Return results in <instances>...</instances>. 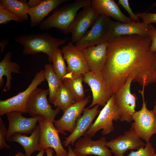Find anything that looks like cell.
<instances>
[{
	"label": "cell",
	"mask_w": 156,
	"mask_h": 156,
	"mask_svg": "<svg viewBox=\"0 0 156 156\" xmlns=\"http://www.w3.org/2000/svg\"><path fill=\"white\" fill-rule=\"evenodd\" d=\"M14 156H25V155L21 152H18Z\"/></svg>",
	"instance_id": "obj_43"
},
{
	"label": "cell",
	"mask_w": 156,
	"mask_h": 156,
	"mask_svg": "<svg viewBox=\"0 0 156 156\" xmlns=\"http://www.w3.org/2000/svg\"><path fill=\"white\" fill-rule=\"evenodd\" d=\"M107 42L81 50L89 71L101 73L106 56Z\"/></svg>",
	"instance_id": "obj_19"
},
{
	"label": "cell",
	"mask_w": 156,
	"mask_h": 156,
	"mask_svg": "<svg viewBox=\"0 0 156 156\" xmlns=\"http://www.w3.org/2000/svg\"><path fill=\"white\" fill-rule=\"evenodd\" d=\"M44 77L48 84L49 97L48 101L52 103L54 101L57 92L60 86L63 83L53 70L52 65L47 64L44 65Z\"/></svg>",
	"instance_id": "obj_26"
},
{
	"label": "cell",
	"mask_w": 156,
	"mask_h": 156,
	"mask_svg": "<svg viewBox=\"0 0 156 156\" xmlns=\"http://www.w3.org/2000/svg\"><path fill=\"white\" fill-rule=\"evenodd\" d=\"M148 24L144 22L123 23L110 19L109 27V40L122 35L137 34L147 36V28Z\"/></svg>",
	"instance_id": "obj_20"
},
{
	"label": "cell",
	"mask_w": 156,
	"mask_h": 156,
	"mask_svg": "<svg viewBox=\"0 0 156 156\" xmlns=\"http://www.w3.org/2000/svg\"><path fill=\"white\" fill-rule=\"evenodd\" d=\"M147 34V37L151 41L150 50L152 52H156V29L151 24L148 25Z\"/></svg>",
	"instance_id": "obj_32"
},
{
	"label": "cell",
	"mask_w": 156,
	"mask_h": 156,
	"mask_svg": "<svg viewBox=\"0 0 156 156\" xmlns=\"http://www.w3.org/2000/svg\"><path fill=\"white\" fill-rule=\"evenodd\" d=\"M153 71L156 74V56L153 63Z\"/></svg>",
	"instance_id": "obj_40"
},
{
	"label": "cell",
	"mask_w": 156,
	"mask_h": 156,
	"mask_svg": "<svg viewBox=\"0 0 156 156\" xmlns=\"http://www.w3.org/2000/svg\"><path fill=\"white\" fill-rule=\"evenodd\" d=\"M99 113L92 126L83 136L93 137L101 129H102L101 133L103 135H108L114 130L113 121L119 120L120 114L116 103L115 94L112 95Z\"/></svg>",
	"instance_id": "obj_4"
},
{
	"label": "cell",
	"mask_w": 156,
	"mask_h": 156,
	"mask_svg": "<svg viewBox=\"0 0 156 156\" xmlns=\"http://www.w3.org/2000/svg\"><path fill=\"white\" fill-rule=\"evenodd\" d=\"M12 54L10 52H7L0 62V88L4 85L3 77H6L7 81L2 92L9 91L11 88L12 73L19 74L21 73L20 67L16 63L11 61Z\"/></svg>",
	"instance_id": "obj_24"
},
{
	"label": "cell",
	"mask_w": 156,
	"mask_h": 156,
	"mask_svg": "<svg viewBox=\"0 0 156 156\" xmlns=\"http://www.w3.org/2000/svg\"><path fill=\"white\" fill-rule=\"evenodd\" d=\"M145 87L143 86L142 90L139 91L142 98V106L140 110L133 114L132 120L134 121L131 126L138 136L147 142L153 135H156V118L152 110H149L147 107L144 95Z\"/></svg>",
	"instance_id": "obj_6"
},
{
	"label": "cell",
	"mask_w": 156,
	"mask_h": 156,
	"mask_svg": "<svg viewBox=\"0 0 156 156\" xmlns=\"http://www.w3.org/2000/svg\"><path fill=\"white\" fill-rule=\"evenodd\" d=\"M38 122L40 129L38 142L40 148L42 150L51 148L55 151L56 156H67L68 152L63 146L59 135V131L53 123L43 117Z\"/></svg>",
	"instance_id": "obj_8"
},
{
	"label": "cell",
	"mask_w": 156,
	"mask_h": 156,
	"mask_svg": "<svg viewBox=\"0 0 156 156\" xmlns=\"http://www.w3.org/2000/svg\"><path fill=\"white\" fill-rule=\"evenodd\" d=\"M83 75L73 76L67 73L62 79L75 102L85 99V92L82 83Z\"/></svg>",
	"instance_id": "obj_25"
},
{
	"label": "cell",
	"mask_w": 156,
	"mask_h": 156,
	"mask_svg": "<svg viewBox=\"0 0 156 156\" xmlns=\"http://www.w3.org/2000/svg\"><path fill=\"white\" fill-rule=\"evenodd\" d=\"M155 156H156V153L155 154Z\"/></svg>",
	"instance_id": "obj_44"
},
{
	"label": "cell",
	"mask_w": 156,
	"mask_h": 156,
	"mask_svg": "<svg viewBox=\"0 0 156 156\" xmlns=\"http://www.w3.org/2000/svg\"><path fill=\"white\" fill-rule=\"evenodd\" d=\"M68 153L67 156H77L74 152L70 145L68 146Z\"/></svg>",
	"instance_id": "obj_39"
},
{
	"label": "cell",
	"mask_w": 156,
	"mask_h": 156,
	"mask_svg": "<svg viewBox=\"0 0 156 156\" xmlns=\"http://www.w3.org/2000/svg\"><path fill=\"white\" fill-rule=\"evenodd\" d=\"M61 51L67 63V73L73 76L83 75L89 71L81 50L71 42L63 47Z\"/></svg>",
	"instance_id": "obj_16"
},
{
	"label": "cell",
	"mask_w": 156,
	"mask_h": 156,
	"mask_svg": "<svg viewBox=\"0 0 156 156\" xmlns=\"http://www.w3.org/2000/svg\"><path fill=\"white\" fill-rule=\"evenodd\" d=\"M45 152V150L42 149L36 156H43Z\"/></svg>",
	"instance_id": "obj_41"
},
{
	"label": "cell",
	"mask_w": 156,
	"mask_h": 156,
	"mask_svg": "<svg viewBox=\"0 0 156 156\" xmlns=\"http://www.w3.org/2000/svg\"><path fill=\"white\" fill-rule=\"evenodd\" d=\"M9 40L7 39H5L1 41L0 42V47H1L0 52L1 55L4 51L8 43Z\"/></svg>",
	"instance_id": "obj_37"
},
{
	"label": "cell",
	"mask_w": 156,
	"mask_h": 156,
	"mask_svg": "<svg viewBox=\"0 0 156 156\" xmlns=\"http://www.w3.org/2000/svg\"><path fill=\"white\" fill-rule=\"evenodd\" d=\"M147 36L122 35L107 42L106 56L101 73L112 93L115 94L127 79L145 87L156 82L153 64L156 52L151 51Z\"/></svg>",
	"instance_id": "obj_1"
},
{
	"label": "cell",
	"mask_w": 156,
	"mask_h": 156,
	"mask_svg": "<svg viewBox=\"0 0 156 156\" xmlns=\"http://www.w3.org/2000/svg\"><path fill=\"white\" fill-rule=\"evenodd\" d=\"M15 40L23 47V53L25 55L43 53L47 55L49 62H51L56 50L67 39L55 38L46 32L22 34L16 38Z\"/></svg>",
	"instance_id": "obj_3"
},
{
	"label": "cell",
	"mask_w": 156,
	"mask_h": 156,
	"mask_svg": "<svg viewBox=\"0 0 156 156\" xmlns=\"http://www.w3.org/2000/svg\"><path fill=\"white\" fill-rule=\"evenodd\" d=\"M20 112L12 111L6 114L8 121V128L6 137L8 141L14 134L19 133L22 134H31L38 120L42 116L27 118L23 117Z\"/></svg>",
	"instance_id": "obj_17"
},
{
	"label": "cell",
	"mask_w": 156,
	"mask_h": 156,
	"mask_svg": "<svg viewBox=\"0 0 156 156\" xmlns=\"http://www.w3.org/2000/svg\"><path fill=\"white\" fill-rule=\"evenodd\" d=\"M91 6L100 15L111 17L123 23L131 22V19L124 15L113 0H92Z\"/></svg>",
	"instance_id": "obj_21"
},
{
	"label": "cell",
	"mask_w": 156,
	"mask_h": 156,
	"mask_svg": "<svg viewBox=\"0 0 156 156\" xmlns=\"http://www.w3.org/2000/svg\"><path fill=\"white\" fill-rule=\"evenodd\" d=\"M145 145L132 126L123 134L107 142L106 143L107 146L110 148L111 152L114 154V156H124V154L128 150H138Z\"/></svg>",
	"instance_id": "obj_13"
},
{
	"label": "cell",
	"mask_w": 156,
	"mask_h": 156,
	"mask_svg": "<svg viewBox=\"0 0 156 156\" xmlns=\"http://www.w3.org/2000/svg\"><path fill=\"white\" fill-rule=\"evenodd\" d=\"M49 94V89L37 88L29 99L26 111L32 117H43L54 123L55 117L61 109L58 107L54 109L52 108L47 98Z\"/></svg>",
	"instance_id": "obj_7"
},
{
	"label": "cell",
	"mask_w": 156,
	"mask_h": 156,
	"mask_svg": "<svg viewBox=\"0 0 156 156\" xmlns=\"http://www.w3.org/2000/svg\"><path fill=\"white\" fill-rule=\"evenodd\" d=\"M99 106L96 105L92 108H85L83 115L77 120L74 130L63 142L64 146H68L70 144L73 145L79 138L83 136L92 126L94 118L100 112L98 109Z\"/></svg>",
	"instance_id": "obj_18"
},
{
	"label": "cell",
	"mask_w": 156,
	"mask_h": 156,
	"mask_svg": "<svg viewBox=\"0 0 156 156\" xmlns=\"http://www.w3.org/2000/svg\"><path fill=\"white\" fill-rule=\"evenodd\" d=\"M51 62L55 72L62 80L67 73V67L66 66L61 50L59 48L55 51Z\"/></svg>",
	"instance_id": "obj_29"
},
{
	"label": "cell",
	"mask_w": 156,
	"mask_h": 156,
	"mask_svg": "<svg viewBox=\"0 0 156 156\" xmlns=\"http://www.w3.org/2000/svg\"><path fill=\"white\" fill-rule=\"evenodd\" d=\"M45 80L44 70L37 72L28 87L16 95L5 100H0V116L15 111L27 112L26 105L32 92Z\"/></svg>",
	"instance_id": "obj_5"
},
{
	"label": "cell",
	"mask_w": 156,
	"mask_h": 156,
	"mask_svg": "<svg viewBox=\"0 0 156 156\" xmlns=\"http://www.w3.org/2000/svg\"><path fill=\"white\" fill-rule=\"evenodd\" d=\"M134 78L129 77L125 84L115 94L116 103L120 113L119 120L121 122H131L136 112V97L130 91L131 84Z\"/></svg>",
	"instance_id": "obj_10"
},
{
	"label": "cell",
	"mask_w": 156,
	"mask_h": 156,
	"mask_svg": "<svg viewBox=\"0 0 156 156\" xmlns=\"http://www.w3.org/2000/svg\"><path fill=\"white\" fill-rule=\"evenodd\" d=\"M65 3L54 10L51 15L40 23L39 27L41 30H47L54 27L64 34H69L78 10L92 5L90 0H76L71 3Z\"/></svg>",
	"instance_id": "obj_2"
},
{
	"label": "cell",
	"mask_w": 156,
	"mask_h": 156,
	"mask_svg": "<svg viewBox=\"0 0 156 156\" xmlns=\"http://www.w3.org/2000/svg\"><path fill=\"white\" fill-rule=\"evenodd\" d=\"M26 0H0V4L24 21L28 19L30 9Z\"/></svg>",
	"instance_id": "obj_27"
},
{
	"label": "cell",
	"mask_w": 156,
	"mask_h": 156,
	"mask_svg": "<svg viewBox=\"0 0 156 156\" xmlns=\"http://www.w3.org/2000/svg\"><path fill=\"white\" fill-rule=\"evenodd\" d=\"M54 150L51 148H48L45 149V152L46 153L47 156H53V153ZM55 156H56V155Z\"/></svg>",
	"instance_id": "obj_38"
},
{
	"label": "cell",
	"mask_w": 156,
	"mask_h": 156,
	"mask_svg": "<svg viewBox=\"0 0 156 156\" xmlns=\"http://www.w3.org/2000/svg\"><path fill=\"white\" fill-rule=\"evenodd\" d=\"M75 102L69 90L63 83L57 92L53 103L54 106L60 108L64 112Z\"/></svg>",
	"instance_id": "obj_28"
},
{
	"label": "cell",
	"mask_w": 156,
	"mask_h": 156,
	"mask_svg": "<svg viewBox=\"0 0 156 156\" xmlns=\"http://www.w3.org/2000/svg\"><path fill=\"white\" fill-rule=\"evenodd\" d=\"M91 138L83 136L76 141L73 150L76 155L111 156V152L106 145L107 142L105 137L96 140H93Z\"/></svg>",
	"instance_id": "obj_14"
},
{
	"label": "cell",
	"mask_w": 156,
	"mask_h": 156,
	"mask_svg": "<svg viewBox=\"0 0 156 156\" xmlns=\"http://www.w3.org/2000/svg\"><path fill=\"white\" fill-rule=\"evenodd\" d=\"M110 18L102 15L75 45L82 50L90 47L107 42Z\"/></svg>",
	"instance_id": "obj_9"
},
{
	"label": "cell",
	"mask_w": 156,
	"mask_h": 156,
	"mask_svg": "<svg viewBox=\"0 0 156 156\" xmlns=\"http://www.w3.org/2000/svg\"><path fill=\"white\" fill-rule=\"evenodd\" d=\"M40 134V127L38 124L36 125L30 136L16 133L12 135L8 141L18 143L23 148L25 156H30L34 152L37 151H40L42 150L38 143Z\"/></svg>",
	"instance_id": "obj_23"
},
{
	"label": "cell",
	"mask_w": 156,
	"mask_h": 156,
	"mask_svg": "<svg viewBox=\"0 0 156 156\" xmlns=\"http://www.w3.org/2000/svg\"><path fill=\"white\" fill-rule=\"evenodd\" d=\"M153 113L156 118V101L155 102V105L153 109L152 110Z\"/></svg>",
	"instance_id": "obj_42"
},
{
	"label": "cell",
	"mask_w": 156,
	"mask_h": 156,
	"mask_svg": "<svg viewBox=\"0 0 156 156\" xmlns=\"http://www.w3.org/2000/svg\"><path fill=\"white\" fill-rule=\"evenodd\" d=\"M136 15L139 18L142 19L144 22L148 24L156 23V13H138Z\"/></svg>",
	"instance_id": "obj_35"
},
{
	"label": "cell",
	"mask_w": 156,
	"mask_h": 156,
	"mask_svg": "<svg viewBox=\"0 0 156 156\" xmlns=\"http://www.w3.org/2000/svg\"><path fill=\"white\" fill-rule=\"evenodd\" d=\"M156 153L152 143L146 142L144 147H142L136 151H131L127 156H155Z\"/></svg>",
	"instance_id": "obj_31"
},
{
	"label": "cell",
	"mask_w": 156,
	"mask_h": 156,
	"mask_svg": "<svg viewBox=\"0 0 156 156\" xmlns=\"http://www.w3.org/2000/svg\"><path fill=\"white\" fill-rule=\"evenodd\" d=\"M42 1V0H29L27 3L30 8H33L38 6Z\"/></svg>",
	"instance_id": "obj_36"
},
{
	"label": "cell",
	"mask_w": 156,
	"mask_h": 156,
	"mask_svg": "<svg viewBox=\"0 0 156 156\" xmlns=\"http://www.w3.org/2000/svg\"><path fill=\"white\" fill-rule=\"evenodd\" d=\"M118 3L122 6L128 13L132 22H136L139 21V18L136 14L132 11L130 7L129 1L128 0H119Z\"/></svg>",
	"instance_id": "obj_34"
},
{
	"label": "cell",
	"mask_w": 156,
	"mask_h": 156,
	"mask_svg": "<svg viewBox=\"0 0 156 156\" xmlns=\"http://www.w3.org/2000/svg\"><path fill=\"white\" fill-rule=\"evenodd\" d=\"M83 81L90 86L92 93V100L88 107L91 108L96 105L105 106L113 94L101 73L88 71L84 75Z\"/></svg>",
	"instance_id": "obj_11"
},
{
	"label": "cell",
	"mask_w": 156,
	"mask_h": 156,
	"mask_svg": "<svg viewBox=\"0 0 156 156\" xmlns=\"http://www.w3.org/2000/svg\"><path fill=\"white\" fill-rule=\"evenodd\" d=\"M69 0H43L37 6L30 8V25L34 27L40 24L50 12Z\"/></svg>",
	"instance_id": "obj_22"
},
{
	"label": "cell",
	"mask_w": 156,
	"mask_h": 156,
	"mask_svg": "<svg viewBox=\"0 0 156 156\" xmlns=\"http://www.w3.org/2000/svg\"><path fill=\"white\" fill-rule=\"evenodd\" d=\"M90 97L76 102L67 107L59 119L55 121L54 125L60 133L66 135L64 132L71 133L74 130L77 119L81 116L86 106L89 101Z\"/></svg>",
	"instance_id": "obj_15"
},
{
	"label": "cell",
	"mask_w": 156,
	"mask_h": 156,
	"mask_svg": "<svg viewBox=\"0 0 156 156\" xmlns=\"http://www.w3.org/2000/svg\"><path fill=\"white\" fill-rule=\"evenodd\" d=\"M11 21L19 23L24 21L14 13L0 4V24H5Z\"/></svg>",
	"instance_id": "obj_30"
},
{
	"label": "cell",
	"mask_w": 156,
	"mask_h": 156,
	"mask_svg": "<svg viewBox=\"0 0 156 156\" xmlns=\"http://www.w3.org/2000/svg\"><path fill=\"white\" fill-rule=\"evenodd\" d=\"M100 15L91 6L83 8L77 14L70 27L71 42L76 43L80 40L93 26Z\"/></svg>",
	"instance_id": "obj_12"
},
{
	"label": "cell",
	"mask_w": 156,
	"mask_h": 156,
	"mask_svg": "<svg viewBox=\"0 0 156 156\" xmlns=\"http://www.w3.org/2000/svg\"><path fill=\"white\" fill-rule=\"evenodd\" d=\"M7 130L2 119L0 117V149L7 148L10 149L11 147L6 142V137Z\"/></svg>",
	"instance_id": "obj_33"
}]
</instances>
